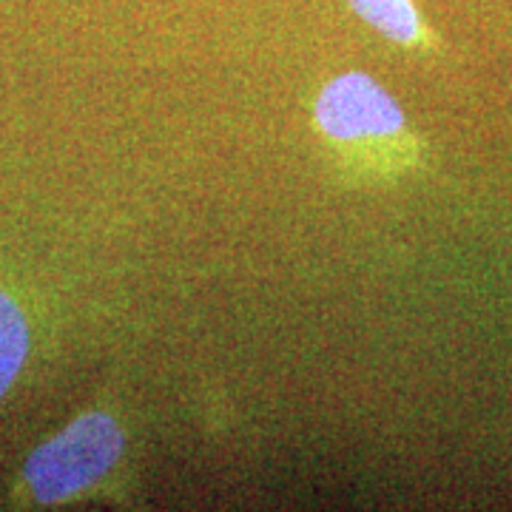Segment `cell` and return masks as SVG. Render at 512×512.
<instances>
[{
  "instance_id": "cell-1",
  "label": "cell",
  "mask_w": 512,
  "mask_h": 512,
  "mask_svg": "<svg viewBox=\"0 0 512 512\" xmlns=\"http://www.w3.org/2000/svg\"><path fill=\"white\" fill-rule=\"evenodd\" d=\"M313 120L339 160L359 174L399 177L421 160L402 106L365 72L333 77L316 97Z\"/></svg>"
},
{
  "instance_id": "cell-2",
  "label": "cell",
  "mask_w": 512,
  "mask_h": 512,
  "mask_svg": "<svg viewBox=\"0 0 512 512\" xmlns=\"http://www.w3.org/2000/svg\"><path fill=\"white\" fill-rule=\"evenodd\" d=\"M126 436L111 413H83L55 439L40 444L23 467V490L35 504H60L89 493L114 470Z\"/></svg>"
},
{
  "instance_id": "cell-3",
  "label": "cell",
  "mask_w": 512,
  "mask_h": 512,
  "mask_svg": "<svg viewBox=\"0 0 512 512\" xmlns=\"http://www.w3.org/2000/svg\"><path fill=\"white\" fill-rule=\"evenodd\" d=\"M353 15L373 32L410 52H436L439 40L427 29L416 0H348Z\"/></svg>"
},
{
  "instance_id": "cell-4",
  "label": "cell",
  "mask_w": 512,
  "mask_h": 512,
  "mask_svg": "<svg viewBox=\"0 0 512 512\" xmlns=\"http://www.w3.org/2000/svg\"><path fill=\"white\" fill-rule=\"evenodd\" d=\"M29 356V322L20 305L0 288V402L20 376Z\"/></svg>"
}]
</instances>
